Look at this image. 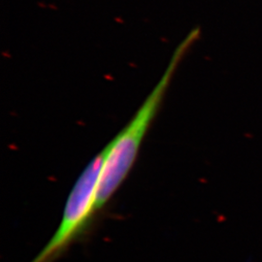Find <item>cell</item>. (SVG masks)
Masks as SVG:
<instances>
[{
  "instance_id": "cell-1",
  "label": "cell",
  "mask_w": 262,
  "mask_h": 262,
  "mask_svg": "<svg viewBox=\"0 0 262 262\" xmlns=\"http://www.w3.org/2000/svg\"><path fill=\"white\" fill-rule=\"evenodd\" d=\"M199 35L200 30L195 28L179 44L157 85L128 124L107 145L108 152L96 189L95 209L97 212L103 209L128 175L137 158L143 139L159 111L179 63Z\"/></svg>"
},
{
  "instance_id": "cell-2",
  "label": "cell",
  "mask_w": 262,
  "mask_h": 262,
  "mask_svg": "<svg viewBox=\"0 0 262 262\" xmlns=\"http://www.w3.org/2000/svg\"><path fill=\"white\" fill-rule=\"evenodd\" d=\"M107 152L106 146L84 168L68 196L62 220L56 233L31 262L56 261L71 244L89 229L97 213L96 189Z\"/></svg>"
}]
</instances>
